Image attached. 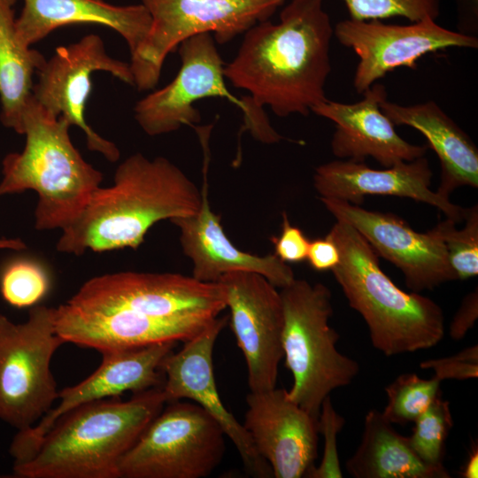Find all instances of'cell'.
Listing matches in <instances>:
<instances>
[{"label": "cell", "mask_w": 478, "mask_h": 478, "mask_svg": "<svg viewBox=\"0 0 478 478\" xmlns=\"http://www.w3.org/2000/svg\"><path fill=\"white\" fill-rule=\"evenodd\" d=\"M227 321L228 316L216 317L200 333L184 342L180 351L166 358L161 389L166 403L188 398L209 413L233 442L251 475L272 477L270 466L256 451L243 425L227 410L217 389L212 353L217 337Z\"/></svg>", "instance_id": "e0dca14e"}, {"label": "cell", "mask_w": 478, "mask_h": 478, "mask_svg": "<svg viewBox=\"0 0 478 478\" xmlns=\"http://www.w3.org/2000/svg\"><path fill=\"white\" fill-rule=\"evenodd\" d=\"M380 107L395 126L411 127L427 139L440 161L437 192L449 197L459 187L478 188L477 147L436 102L401 105L385 99Z\"/></svg>", "instance_id": "cb8c5ba5"}, {"label": "cell", "mask_w": 478, "mask_h": 478, "mask_svg": "<svg viewBox=\"0 0 478 478\" xmlns=\"http://www.w3.org/2000/svg\"><path fill=\"white\" fill-rule=\"evenodd\" d=\"M334 35L358 57L353 78L358 93L397 68H416L417 61L428 53L452 47H478L476 37L444 28L431 18L409 25L348 19L335 25Z\"/></svg>", "instance_id": "7c38bea8"}, {"label": "cell", "mask_w": 478, "mask_h": 478, "mask_svg": "<svg viewBox=\"0 0 478 478\" xmlns=\"http://www.w3.org/2000/svg\"><path fill=\"white\" fill-rule=\"evenodd\" d=\"M96 71L108 72L135 85L129 64L110 57L100 36L88 35L75 43L56 49L36 72L38 80L31 95L52 115L79 127L86 135L88 149L115 162L120 155L116 144L100 136L85 120L86 104L92 89L91 75Z\"/></svg>", "instance_id": "8fae6325"}, {"label": "cell", "mask_w": 478, "mask_h": 478, "mask_svg": "<svg viewBox=\"0 0 478 478\" xmlns=\"http://www.w3.org/2000/svg\"><path fill=\"white\" fill-rule=\"evenodd\" d=\"M169 404L148 424L119 465V478H204L220 464L226 435L196 403Z\"/></svg>", "instance_id": "ba28073f"}, {"label": "cell", "mask_w": 478, "mask_h": 478, "mask_svg": "<svg viewBox=\"0 0 478 478\" xmlns=\"http://www.w3.org/2000/svg\"><path fill=\"white\" fill-rule=\"evenodd\" d=\"M284 0H141L150 30L129 64L139 90L153 89L166 56L184 40L213 33L220 43L266 20Z\"/></svg>", "instance_id": "9c48e42d"}, {"label": "cell", "mask_w": 478, "mask_h": 478, "mask_svg": "<svg viewBox=\"0 0 478 478\" xmlns=\"http://www.w3.org/2000/svg\"><path fill=\"white\" fill-rule=\"evenodd\" d=\"M280 295L283 358L293 376L288 397L318 420L324 399L351 383L359 366L336 349L339 335L329 325L333 307L327 286L295 278Z\"/></svg>", "instance_id": "8992f818"}, {"label": "cell", "mask_w": 478, "mask_h": 478, "mask_svg": "<svg viewBox=\"0 0 478 478\" xmlns=\"http://www.w3.org/2000/svg\"><path fill=\"white\" fill-rule=\"evenodd\" d=\"M179 45L181 66L175 78L139 100L134 108L135 119L151 136L199 122L201 117L193 104L202 98H228L243 113L249 108L247 96L238 99L227 89L223 63L210 33L193 35Z\"/></svg>", "instance_id": "2e32d148"}, {"label": "cell", "mask_w": 478, "mask_h": 478, "mask_svg": "<svg viewBox=\"0 0 478 478\" xmlns=\"http://www.w3.org/2000/svg\"><path fill=\"white\" fill-rule=\"evenodd\" d=\"M162 387V386H161ZM161 387L127 401L102 399L61 416L16 478H119L120 461L166 404Z\"/></svg>", "instance_id": "3957f363"}, {"label": "cell", "mask_w": 478, "mask_h": 478, "mask_svg": "<svg viewBox=\"0 0 478 478\" xmlns=\"http://www.w3.org/2000/svg\"><path fill=\"white\" fill-rule=\"evenodd\" d=\"M215 318H158L122 309H81L66 302L55 308L56 331L64 343L100 352L165 342L184 343L200 333Z\"/></svg>", "instance_id": "d6986e66"}, {"label": "cell", "mask_w": 478, "mask_h": 478, "mask_svg": "<svg viewBox=\"0 0 478 478\" xmlns=\"http://www.w3.org/2000/svg\"><path fill=\"white\" fill-rule=\"evenodd\" d=\"M422 369H432L435 377L443 382L446 379L468 380L478 376V347H467L446 358L424 360Z\"/></svg>", "instance_id": "d6a6232c"}, {"label": "cell", "mask_w": 478, "mask_h": 478, "mask_svg": "<svg viewBox=\"0 0 478 478\" xmlns=\"http://www.w3.org/2000/svg\"><path fill=\"white\" fill-rule=\"evenodd\" d=\"M81 309H122L158 318L217 317L227 308L221 283L173 273L120 272L87 281L66 302Z\"/></svg>", "instance_id": "30bf717a"}, {"label": "cell", "mask_w": 478, "mask_h": 478, "mask_svg": "<svg viewBox=\"0 0 478 478\" xmlns=\"http://www.w3.org/2000/svg\"><path fill=\"white\" fill-rule=\"evenodd\" d=\"M477 317L478 290L476 289L474 291L466 295L462 300L459 310L450 324V336L455 341L464 338L468 330L474 327Z\"/></svg>", "instance_id": "d590c367"}, {"label": "cell", "mask_w": 478, "mask_h": 478, "mask_svg": "<svg viewBox=\"0 0 478 478\" xmlns=\"http://www.w3.org/2000/svg\"><path fill=\"white\" fill-rule=\"evenodd\" d=\"M230 311V327L247 366L251 392L276 388L283 358V310L280 291L263 275L231 271L218 281Z\"/></svg>", "instance_id": "4fadbf2b"}, {"label": "cell", "mask_w": 478, "mask_h": 478, "mask_svg": "<svg viewBox=\"0 0 478 478\" xmlns=\"http://www.w3.org/2000/svg\"><path fill=\"white\" fill-rule=\"evenodd\" d=\"M413 423L408 440L414 452L427 464L443 466L445 442L453 426L449 402L439 394Z\"/></svg>", "instance_id": "f1b7e54d"}, {"label": "cell", "mask_w": 478, "mask_h": 478, "mask_svg": "<svg viewBox=\"0 0 478 478\" xmlns=\"http://www.w3.org/2000/svg\"><path fill=\"white\" fill-rule=\"evenodd\" d=\"M350 19L380 20L404 17L411 22L424 18L436 19L440 14V0H343Z\"/></svg>", "instance_id": "4dcf8cb0"}, {"label": "cell", "mask_w": 478, "mask_h": 478, "mask_svg": "<svg viewBox=\"0 0 478 478\" xmlns=\"http://www.w3.org/2000/svg\"><path fill=\"white\" fill-rule=\"evenodd\" d=\"M63 343L55 308L35 305L22 323L0 314V420L21 431L52 408L58 391L50 363Z\"/></svg>", "instance_id": "52a82bcc"}, {"label": "cell", "mask_w": 478, "mask_h": 478, "mask_svg": "<svg viewBox=\"0 0 478 478\" xmlns=\"http://www.w3.org/2000/svg\"><path fill=\"white\" fill-rule=\"evenodd\" d=\"M78 24L111 27L125 39L132 55L145 39L151 17L143 4L120 6L104 0H24L16 30L21 44L30 47L58 27Z\"/></svg>", "instance_id": "603a6c76"}, {"label": "cell", "mask_w": 478, "mask_h": 478, "mask_svg": "<svg viewBox=\"0 0 478 478\" xmlns=\"http://www.w3.org/2000/svg\"><path fill=\"white\" fill-rule=\"evenodd\" d=\"M17 0H0V100L2 124L19 134L21 115L31 95L33 74L46 59L26 47L16 30L14 4Z\"/></svg>", "instance_id": "484cf974"}, {"label": "cell", "mask_w": 478, "mask_h": 478, "mask_svg": "<svg viewBox=\"0 0 478 478\" xmlns=\"http://www.w3.org/2000/svg\"><path fill=\"white\" fill-rule=\"evenodd\" d=\"M345 469L354 478L451 477L444 466H431L421 460L408 436L398 434L376 409L366 413L360 443L346 460Z\"/></svg>", "instance_id": "d4e9b609"}, {"label": "cell", "mask_w": 478, "mask_h": 478, "mask_svg": "<svg viewBox=\"0 0 478 478\" xmlns=\"http://www.w3.org/2000/svg\"><path fill=\"white\" fill-rule=\"evenodd\" d=\"M333 35L322 0H292L278 23L266 19L245 32L224 76L247 90L258 106L267 105L279 117L306 116L327 99Z\"/></svg>", "instance_id": "6da1fadb"}, {"label": "cell", "mask_w": 478, "mask_h": 478, "mask_svg": "<svg viewBox=\"0 0 478 478\" xmlns=\"http://www.w3.org/2000/svg\"><path fill=\"white\" fill-rule=\"evenodd\" d=\"M345 420L335 409L330 396L322 402L318 417V430L323 436V454L318 466L307 474L310 478H342L343 473L337 451V436Z\"/></svg>", "instance_id": "1f68e13d"}, {"label": "cell", "mask_w": 478, "mask_h": 478, "mask_svg": "<svg viewBox=\"0 0 478 478\" xmlns=\"http://www.w3.org/2000/svg\"><path fill=\"white\" fill-rule=\"evenodd\" d=\"M460 474L463 478H476L478 476V450L476 445L472 448Z\"/></svg>", "instance_id": "8d00e7d4"}, {"label": "cell", "mask_w": 478, "mask_h": 478, "mask_svg": "<svg viewBox=\"0 0 478 478\" xmlns=\"http://www.w3.org/2000/svg\"><path fill=\"white\" fill-rule=\"evenodd\" d=\"M306 260L315 271H332L340 262V251L327 235L324 238L310 241Z\"/></svg>", "instance_id": "e575fe53"}, {"label": "cell", "mask_w": 478, "mask_h": 478, "mask_svg": "<svg viewBox=\"0 0 478 478\" xmlns=\"http://www.w3.org/2000/svg\"><path fill=\"white\" fill-rule=\"evenodd\" d=\"M432 170L425 156L400 162L382 170L364 161L335 160L318 166L313 184L320 197H330L360 205L369 195L407 197L437 208L447 219L459 223L466 209L430 189Z\"/></svg>", "instance_id": "ffe728a7"}, {"label": "cell", "mask_w": 478, "mask_h": 478, "mask_svg": "<svg viewBox=\"0 0 478 478\" xmlns=\"http://www.w3.org/2000/svg\"><path fill=\"white\" fill-rule=\"evenodd\" d=\"M328 235L340 251L334 277L350 306L364 319L376 350L391 357L432 348L443 339L444 316L440 305L418 292L399 289L354 227L336 220Z\"/></svg>", "instance_id": "277c9868"}, {"label": "cell", "mask_w": 478, "mask_h": 478, "mask_svg": "<svg viewBox=\"0 0 478 478\" xmlns=\"http://www.w3.org/2000/svg\"><path fill=\"white\" fill-rule=\"evenodd\" d=\"M243 427L275 478L306 477L318 455V420L287 389L250 392Z\"/></svg>", "instance_id": "ac0fdd59"}, {"label": "cell", "mask_w": 478, "mask_h": 478, "mask_svg": "<svg viewBox=\"0 0 478 478\" xmlns=\"http://www.w3.org/2000/svg\"><path fill=\"white\" fill-rule=\"evenodd\" d=\"M201 202V190L170 160L135 153L119 165L113 184L96 189L61 229L56 248L73 255L136 249L154 224L193 215Z\"/></svg>", "instance_id": "7a4b0ae2"}, {"label": "cell", "mask_w": 478, "mask_h": 478, "mask_svg": "<svg viewBox=\"0 0 478 478\" xmlns=\"http://www.w3.org/2000/svg\"><path fill=\"white\" fill-rule=\"evenodd\" d=\"M363 94V98L356 103L327 98L312 107V112L335 124L330 144L332 153L354 161L372 157L384 167L425 156L428 147L403 139L382 112L380 104L387 99L385 87L374 83Z\"/></svg>", "instance_id": "44dd1931"}, {"label": "cell", "mask_w": 478, "mask_h": 478, "mask_svg": "<svg viewBox=\"0 0 478 478\" xmlns=\"http://www.w3.org/2000/svg\"><path fill=\"white\" fill-rule=\"evenodd\" d=\"M274 254L282 262L300 263L306 260L310 240L297 226H293L285 212H282L281 231L279 236H272Z\"/></svg>", "instance_id": "836d02e7"}, {"label": "cell", "mask_w": 478, "mask_h": 478, "mask_svg": "<svg viewBox=\"0 0 478 478\" xmlns=\"http://www.w3.org/2000/svg\"><path fill=\"white\" fill-rule=\"evenodd\" d=\"M177 342H165L140 348L101 351L97 369L78 384L63 389L58 394V405L52 407L36 424L18 431L9 453L13 464L29 459L43 436L64 414L82 405L116 397L127 391L134 393L161 387L162 366L173 351Z\"/></svg>", "instance_id": "5bb4252c"}, {"label": "cell", "mask_w": 478, "mask_h": 478, "mask_svg": "<svg viewBox=\"0 0 478 478\" xmlns=\"http://www.w3.org/2000/svg\"><path fill=\"white\" fill-rule=\"evenodd\" d=\"M24 249H26V244L19 238H0V250L22 251Z\"/></svg>", "instance_id": "74e56055"}, {"label": "cell", "mask_w": 478, "mask_h": 478, "mask_svg": "<svg viewBox=\"0 0 478 478\" xmlns=\"http://www.w3.org/2000/svg\"><path fill=\"white\" fill-rule=\"evenodd\" d=\"M50 278L37 261L14 258L0 272V293L3 299L16 308L33 307L48 293Z\"/></svg>", "instance_id": "83f0119b"}, {"label": "cell", "mask_w": 478, "mask_h": 478, "mask_svg": "<svg viewBox=\"0 0 478 478\" xmlns=\"http://www.w3.org/2000/svg\"><path fill=\"white\" fill-rule=\"evenodd\" d=\"M320 199L336 220L354 227L378 256L395 265L413 292L457 280L436 227L420 233L393 213L369 211L335 198Z\"/></svg>", "instance_id": "9a60e30c"}, {"label": "cell", "mask_w": 478, "mask_h": 478, "mask_svg": "<svg viewBox=\"0 0 478 478\" xmlns=\"http://www.w3.org/2000/svg\"><path fill=\"white\" fill-rule=\"evenodd\" d=\"M435 376L422 379L414 373L402 374L385 388L387 405L382 414L392 424L413 422L441 394Z\"/></svg>", "instance_id": "4316f807"}, {"label": "cell", "mask_w": 478, "mask_h": 478, "mask_svg": "<svg viewBox=\"0 0 478 478\" xmlns=\"http://www.w3.org/2000/svg\"><path fill=\"white\" fill-rule=\"evenodd\" d=\"M202 202L197 213L171 220L180 230L184 254L193 263L192 276L203 282H218L226 273L247 271L263 275L276 288L295 279L293 270L274 253L259 256L236 248L227 236L220 217L208 201L207 162L204 160Z\"/></svg>", "instance_id": "7402d4cb"}, {"label": "cell", "mask_w": 478, "mask_h": 478, "mask_svg": "<svg viewBox=\"0 0 478 478\" xmlns=\"http://www.w3.org/2000/svg\"><path fill=\"white\" fill-rule=\"evenodd\" d=\"M71 125L39 104L32 95L24 106L19 134L26 135L22 151L3 159L0 197L34 190L37 230L69 225L82 211L103 174L73 146Z\"/></svg>", "instance_id": "5b68a950"}, {"label": "cell", "mask_w": 478, "mask_h": 478, "mask_svg": "<svg viewBox=\"0 0 478 478\" xmlns=\"http://www.w3.org/2000/svg\"><path fill=\"white\" fill-rule=\"evenodd\" d=\"M464 227L446 219L436 226L444 243L450 265L458 279L478 274V205L466 209Z\"/></svg>", "instance_id": "f546056e"}]
</instances>
